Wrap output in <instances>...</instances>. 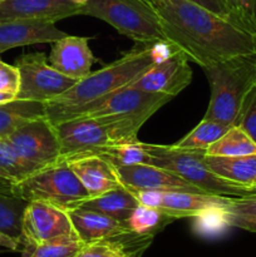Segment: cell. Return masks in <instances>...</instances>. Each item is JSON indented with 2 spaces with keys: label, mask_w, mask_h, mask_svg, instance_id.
Returning a JSON list of instances; mask_svg holds the SVG:
<instances>
[{
  "label": "cell",
  "mask_w": 256,
  "mask_h": 257,
  "mask_svg": "<svg viewBox=\"0 0 256 257\" xmlns=\"http://www.w3.org/2000/svg\"><path fill=\"white\" fill-rule=\"evenodd\" d=\"M157 13L168 43L205 68L256 53L255 35L188 0H146Z\"/></svg>",
  "instance_id": "cell-1"
},
{
  "label": "cell",
  "mask_w": 256,
  "mask_h": 257,
  "mask_svg": "<svg viewBox=\"0 0 256 257\" xmlns=\"http://www.w3.org/2000/svg\"><path fill=\"white\" fill-rule=\"evenodd\" d=\"M157 48L158 43L136 45L114 62L97 72H90L67 92L45 103V117L54 125L73 119L110 93L131 85L156 62L166 57L160 50L157 52Z\"/></svg>",
  "instance_id": "cell-2"
},
{
  "label": "cell",
  "mask_w": 256,
  "mask_h": 257,
  "mask_svg": "<svg viewBox=\"0 0 256 257\" xmlns=\"http://www.w3.org/2000/svg\"><path fill=\"white\" fill-rule=\"evenodd\" d=\"M173 97L131 85L110 93L75 118H99L109 125L115 145L137 142L141 127Z\"/></svg>",
  "instance_id": "cell-3"
},
{
  "label": "cell",
  "mask_w": 256,
  "mask_h": 257,
  "mask_svg": "<svg viewBox=\"0 0 256 257\" xmlns=\"http://www.w3.org/2000/svg\"><path fill=\"white\" fill-rule=\"evenodd\" d=\"M211 87L205 119L233 125L245 97L255 85L256 58L236 57L202 68Z\"/></svg>",
  "instance_id": "cell-4"
},
{
  "label": "cell",
  "mask_w": 256,
  "mask_h": 257,
  "mask_svg": "<svg viewBox=\"0 0 256 257\" xmlns=\"http://www.w3.org/2000/svg\"><path fill=\"white\" fill-rule=\"evenodd\" d=\"M142 147L148 156L146 162L147 165L166 168L206 193L240 197L256 192V188L251 186L231 182L216 175L206 165V151L203 150H185L176 147L175 145L163 146L151 143H142Z\"/></svg>",
  "instance_id": "cell-5"
},
{
  "label": "cell",
  "mask_w": 256,
  "mask_h": 257,
  "mask_svg": "<svg viewBox=\"0 0 256 257\" xmlns=\"http://www.w3.org/2000/svg\"><path fill=\"white\" fill-rule=\"evenodd\" d=\"M82 15L108 23L137 44L168 43L157 13L146 0H89Z\"/></svg>",
  "instance_id": "cell-6"
},
{
  "label": "cell",
  "mask_w": 256,
  "mask_h": 257,
  "mask_svg": "<svg viewBox=\"0 0 256 257\" xmlns=\"http://www.w3.org/2000/svg\"><path fill=\"white\" fill-rule=\"evenodd\" d=\"M10 195L32 202L52 203L69 211L90 198L67 163L48 166L10 186Z\"/></svg>",
  "instance_id": "cell-7"
},
{
  "label": "cell",
  "mask_w": 256,
  "mask_h": 257,
  "mask_svg": "<svg viewBox=\"0 0 256 257\" xmlns=\"http://www.w3.org/2000/svg\"><path fill=\"white\" fill-rule=\"evenodd\" d=\"M19 70L18 99L48 103L73 87L78 80L58 72L48 63L44 52L23 54L15 60Z\"/></svg>",
  "instance_id": "cell-8"
},
{
  "label": "cell",
  "mask_w": 256,
  "mask_h": 257,
  "mask_svg": "<svg viewBox=\"0 0 256 257\" xmlns=\"http://www.w3.org/2000/svg\"><path fill=\"white\" fill-rule=\"evenodd\" d=\"M60 145L59 163L83 155H99L114 146L110 130L99 118H73L55 124Z\"/></svg>",
  "instance_id": "cell-9"
},
{
  "label": "cell",
  "mask_w": 256,
  "mask_h": 257,
  "mask_svg": "<svg viewBox=\"0 0 256 257\" xmlns=\"http://www.w3.org/2000/svg\"><path fill=\"white\" fill-rule=\"evenodd\" d=\"M5 141L20 157L38 168L59 165V138L55 125L47 117L25 123Z\"/></svg>",
  "instance_id": "cell-10"
},
{
  "label": "cell",
  "mask_w": 256,
  "mask_h": 257,
  "mask_svg": "<svg viewBox=\"0 0 256 257\" xmlns=\"http://www.w3.org/2000/svg\"><path fill=\"white\" fill-rule=\"evenodd\" d=\"M73 233L75 231L67 210L52 203L32 201L28 203L23 217L20 248Z\"/></svg>",
  "instance_id": "cell-11"
},
{
  "label": "cell",
  "mask_w": 256,
  "mask_h": 257,
  "mask_svg": "<svg viewBox=\"0 0 256 257\" xmlns=\"http://www.w3.org/2000/svg\"><path fill=\"white\" fill-rule=\"evenodd\" d=\"M188 62L187 55L175 48L170 54L146 70L131 87L145 92L162 93L175 98L192 80V70Z\"/></svg>",
  "instance_id": "cell-12"
},
{
  "label": "cell",
  "mask_w": 256,
  "mask_h": 257,
  "mask_svg": "<svg viewBox=\"0 0 256 257\" xmlns=\"http://www.w3.org/2000/svg\"><path fill=\"white\" fill-rule=\"evenodd\" d=\"M118 176L124 187L128 190L147 191H180V192L206 193L195 187L176 173L158 167V166L138 163V165L117 167Z\"/></svg>",
  "instance_id": "cell-13"
},
{
  "label": "cell",
  "mask_w": 256,
  "mask_h": 257,
  "mask_svg": "<svg viewBox=\"0 0 256 257\" xmlns=\"http://www.w3.org/2000/svg\"><path fill=\"white\" fill-rule=\"evenodd\" d=\"M48 63L67 77L79 80L88 75L95 63L89 38L65 35L52 43Z\"/></svg>",
  "instance_id": "cell-14"
},
{
  "label": "cell",
  "mask_w": 256,
  "mask_h": 257,
  "mask_svg": "<svg viewBox=\"0 0 256 257\" xmlns=\"http://www.w3.org/2000/svg\"><path fill=\"white\" fill-rule=\"evenodd\" d=\"M83 7L72 0H2L0 22L37 19L57 23L65 18L82 15Z\"/></svg>",
  "instance_id": "cell-15"
},
{
  "label": "cell",
  "mask_w": 256,
  "mask_h": 257,
  "mask_svg": "<svg viewBox=\"0 0 256 257\" xmlns=\"http://www.w3.org/2000/svg\"><path fill=\"white\" fill-rule=\"evenodd\" d=\"M55 23L37 19H14L0 22V54L25 45L53 43L65 37Z\"/></svg>",
  "instance_id": "cell-16"
},
{
  "label": "cell",
  "mask_w": 256,
  "mask_h": 257,
  "mask_svg": "<svg viewBox=\"0 0 256 257\" xmlns=\"http://www.w3.org/2000/svg\"><path fill=\"white\" fill-rule=\"evenodd\" d=\"M65 163L74 172L90 197L123 186L117 167L99 155L78 156Z\"/></svg>",
  "instance_id": "cell-17"
},
{
  "label": "cell",
  "mask_w": 256,
  "mask_h": 257,
  "mask_svg": "<svg viewBox=\"0 0 256 257\" xmlns=\"http://www.w3.org/2000/svg\"><path fill=\"white\" fill-rule=\"evenodd\" d=\"M230 198V196L212 193L166 191L162 192V200L158 210L172 216L176 220L187 217L193 218L207 211L225 208Z\"/></svg>",
  "instance_id": "cell-18"
},
{
  "label": "cell",
  "mask_w": 256,
  "mask_h": 257,
  "mask_svg": "<svg viewBox=\"0 0 256 257\" xmlns=\"http://www.w3.org/2000/svg\"><path fill=\"white\" fill-rule=\"evenodd\" d=\"M73 228L84 243L109 240L124 233L132 232L125 222L95 211L77 207L68 211Z\"/></svg>",
  "instance_id": "cell-19"
},
{
  "label": "cell",
  "mask_w": 256,
  "mask_h": 257,
  "mask_svg": "<svg viewBox=\"0 0 256 257\" xmlns=\"http://www.w3.org/2000/svg\"><path fill=\"white\" fill-rule=\"evenodd\" d=\"M153 237L128 232L109 240L87 242L74 257H141Z\"/></svg>",
  "instance_id": "cell-20"
},
{
  "label": "cell",
  "mask_w": 256,
  "mask_h": 257,
  "mask_svg": "<svg viewBox=\"0 0 256 257\" xmlns=\"http://www.w3.org/2000/svg\"><path fill=\"white\" fill-rule=\"evenodd\" d=\"M138 205L140 203L132 195V192L124 186H119L102 195L88 198L78 207L100 212L103 215L110 216L115 220L125 222Z\"/></svg>",
  "instance_id": "cell-21"
},
{
  "label": "cell",
  "mask_w": 256,
  "mask_h": 257,
  "mask_svg": "<svg viewBox=\"0 0 256 257\" xmlns=\"http://www.w3.org/2000/svg\"><path fill=\"white\" fill-rule=\"evenodd\" d=\"M45 117V104L34 100L18 99L0 105V140H7L13 132L30 120Z\"/></svg>",
  "instance_id": "cell-22"
},
{
  "label": "cell",
  "mask_w": 256,
  "mask_h": 257,
  "mask_svg": "<svg viewBox=\"0 0 256 257\" xmlns=\"http://www.w3.org/2000/svg\"><path fill=\"white\" fill-rule=\"evenodd\" d=\"M205 162L216 175L225 180L253 187L256 180V155L242 157H216L205 153Z\"/></svg>",
  "instance_id": "cell-23"
},
{
  "label": "cell",
  "mask_w": 256,
  "mask_h": 257,
  "mask_svg": "<svg viewBox=\"0 0 256 257\" xmlns=\"http://www.w3.org/2000/svg\"><path fill=\"white\" fill-rule=\"evenodd\" d=\"M207 156L242 157L256 155V143L237 125H232L220 140L206 150Z\"/></svg>",
  "instance_id": "cell-24"
},
{
  "label": "cell",
  "mask_w": 256,
  "mask_h": 257,
  "mask_svg": "<svg viewBox=\"0 0 256 257\" xmlns=\"http://www.w3.org/2000/svg\"><path fill=\"white\" fill-rule=\"evenodd\" d=\"M40 170L20 157L5 140H0V183L12 186Z\"/></svg>",
  "instance_id": "cell-25"
},
{
  "label": "cell",
  "mask_w": 256,
  "mask_h": 257,
  "mask_svg": "<svg viewBox=\"0 0 256 257\" xmlns=\"http://www.w3.org/2000/svg\"><path fill=\"white\" fill-rule=\"evenodd\" d=\"M28 201L0 191V232L20 242L23 233V217Z\"/></svg>",
  "instance_id": "cell-26"
},
{
  "label": "cell",
  "mask_w": 256,
  "mask_h": 257,
  "mask_svg": "<svg viewBox=\"0 0 256 257\" xmlns=\"http://www.w3.org/2000/svg\"><path fill=\"white\" fill-rule=\"evenodd\" d=\"M175 220L176 218H173L172 216L167 215L158 208L138 205L127 218L125 225L137 235L155 236Z\"/></svg>",
  "instance_id": "cell-27"
},
{
  "label": "cell",
  "mask_w": 256,
  "mask_h": 257,
  "mask_svg": "<svg viewBox=\"0 0 256 257\" xmlns=\"http://www.w3.org/2000/svg\"><path fill=\"white\" fill-rule=\"evenodd\" d=\"M223 213L230 227L256 233V192L231 197L223 208Z\"/></svg>",
  "instance_id": "cell-28"
},
{
  "label": "cell",
  "mask_w": 256,
  "mask_h": 257,
  "mask_svg": "<svg viewBox=\"0 0 256 257\" xmlns=\"http://www.w3.org/2000/svg\"><path fill=\"white\" fill-rule=\"evenodd\" d=\"M83 241L77 233L52 238L34 246L22 247L24 257H74L82 248Z\"/></svg>",
  "instance_id": "cell-29"
},
{
  "label": "cell",
  "mask_w": 256,
  "mask_h": 257,
  "mask_svg": "<svg viewBox=\"0 0 256 257\" xmlns=\"http://www.w3.org/2000/svg\"><path fill=\"white\" fill-rule=\"evenodd\" d=\"M232 125L203 118L187 136L176 143V147L185 150H203L206 151L212 143L220 140Z\"/></svg>",
  "instance_id": "cell-30"
},
{
  "label": "cell",
  "mask_w": 256,
  "mask_h": 257,
  "mask_svg": "<svg viewBox=\"0 0 256 257\" xmlns=\"http://www.w3.org/2000/svg\"><path fill=\"white\" fill-rule=\"evenodd\" d=\"M99 156L107 158L115 167L138 165L147 162V153L143 150L142 142L137 141L133 143H122L107 147L99 153Z\"/></svg>",
  "instance_id": "cell-31"
},
{
  "label": "cell",
  "mask_w": 256,
  "mask_h": 257,
  "mask_svg": "<svg viewBox=\"0 0 256 257\" xmlns=\"http://www.w3.org/2000/svg\"><path fill=\"white\" fill-rule=\"evenodd\" d=\"M233 24L256 35V0H225Z\"/></svg>",
  "instance_id": "cell-32"
},
{
  "label": "cell",
  "mask_w": 256,
  "mask_h": 257,
  "mask_svg": "<svg viewBox=\"0 0 256 257\" xmlns=\"http://www.w3.org/2000/svg\"><path fill=\"white\" fill-rule=\"evenodd\" d=\"M193 218H195V231L198 235L206 236V237L218 236L230 228L228 223L226 222L223 208L207 211Z\"/></svg>",
  "instance_id": "cell-33"
},
{
  "label": "cell",
  "mask_w": 256,
  "mask_h": 257,
  "mask_svg": "<svg viewBox=\"0 0 256 257\" xmlns=\"http://www.w3.org/2000/svg\"><path fill=\"white\" fill-rule=\"evenodd\" d=\"M256 143V84L245 97L235 124Z\"/></svg>",
  "instance_id": "cell-34"
},
{
  "label": "cell",
  "mask_w": 256,
  "mask_h": 257,
  "mask_svg": "<svg viewBox=\"0 0 256 257\" xmlns=\"http://www.w3.org/2000/svg\"><path fill=\"white\" fill-rule=\"evenodd\" d=\"M19 70L15 65L7 64L0 58V92L13 93L17 95L19 90Z\"/></svg>",
  "instance_id": "cell-35"
},
{
  "label": "cell",
  "mask_w": 256,
  "mask_h": 257,
  "mask_svg": "<svg viewBox=\"0 0 256 257\" xmlns=\"http://www.w3.org/2000/svg\"><path fill=\"white\" fill-rule=\"evenodd\" d=\"M188 2L195 3V4L210 10V12L213 13V14L218 15V17L223 18V19L230 20V22L232 23V20H231L230 10H228L227 5H226L225 0H188Z\"/></svg>",
  "instance_id": "cell-36"
},
{
  "label": "cell",
  "mask_w": 256,
  "mask_h": 257,
  "mask_svg": "<svg viewBox=\"0 0 256 257\" xmlns=\"http://www.w3.org/2000/svg\"><path fill=\"white\" fill-rule=\"evenodd\" d=\"M0 246L2 247L8 248V250L12 251H18L20 250V242L15 238L10 237V236L5 235V233L0 232Z\"/></svg>",
  "instance_id": "cell-37"
},
{
  "label": "cell",
  "mask_w": 256,
  "mask_h": 257,
  "mask_svg": "<svg viewBox=\"0 0 256 257\" xmlns=\"http://www.w3.org/2000/svg\"><path fill=\"white\" fill-rule=\"evenodd\" d=\"M17 98V95L13 94V93H7V92H0V105L5 104V103H9L12 100H14Z\"/></svg>",
  "instance_id": "cell-38"
},
{
  "label": "cell",
  "mask_w": 256,
  "mask_h": 257,
  "mask_svg": "<svg viewBox=\"0 0 256 257\" xmlns=\"http://www.w3.org/2000/svg\"><path fill=\"white\" fill-rule=\"evenodd\" d=\"M0 191H2V192H5V193H10V187L9 186L0 183Z\"/></svg>",
  "instance_id": "cell-39"
},
{
  "label": "cell",
  "mask_w": 256,
  "mask_h": 257,
  "mask_svg": "<svg viewBox=\"0 0 256 257\" xmlns=\"http://www.w3.org/2000/svg\"><path fill=\"white\" fill-rule=\"evenodd\" d=\"M72 2L75 3V4L80 5V7H84V5L87 4V3L89 2V0H72Z\"/></svg>",
  "instance_id": "cell-40"
},
{
  "label": "cell",
  "mask_w": 256,
  "mask_h": 257,
  "mask_svg": "<svg viewBox=\"0 0 256 257\" xmlns=\"http://www.w3.org/2000/svg\"><path fill=\"white\" fill-rule=\"evenodd\" d=\"M255 49H256V35H255ZM255 58H256V53H255ZM255 84H256V79H255Z\"/></svg>",
  "instance_id": "cell-41"
},
{
  "label": "cell",
  "mask_w": 256,
  "mask_h": 257,
  "mask_svg": "<svg viewBox=\"0 0 256 257\" xmlns=\"http://www.w3.org/2000/svg\"><path fill=\"white\" fill-rule=\"evenodd\" d=\"M253 187L256 188V180H255V182H253Z\"/></svg>",
  "instance_id": "cell-42"
},
{
  "label": "cell",
  "mask_w": 256,
  "mask_h": 257,
  "mask_svg": "<svg viewBox=\"0 0 256 257\" xmlns=\"http://www.w3.org/2000/svg\"><path fill=\"white\" fill-rule=\"evenodd\" d=\"M0 2H2V0H0Z\"/></svg>",
  "instance_id": "cell-43"
}]
</instances>
